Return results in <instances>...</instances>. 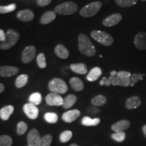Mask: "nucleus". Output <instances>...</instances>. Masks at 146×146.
Listing matches in <instances>:
<instances>
[{
	"mask_svg": "<svg viewBox=\"0 0 146 146\" xmlns=\"http://www.w3.org/2000/svg\"><path fill=\"white\" fill-rule=\"evenodd\" d=\"M78 50L82 54L91 57L96 53V47L86 35L80 34L78 36Z\"/></svg>",
	"mask_w": 146,
	"mask_h": 146,
	"instance_id": "f257e3e1",
	"label": "nucleus"
},
{
	"mask_svg": "<svg viewBox=\"0 0 146 146\" xmlns=\"http://www.w3.org/2000/svg\"><path fill=\"white\" fill-rule=\"evenodd\" d=\"M20 39V34L13 29H8L6 33V39L0 43V49L7 50L12 48Z\"/></svg>",
	"mask_w": 146,
	"mask_h": 146,
	"instance_id": "f03ea898",
	"label": "nucleus"
},
{
	"mask_svg": "<svg viewBox=\"0 0 146 146\" xmlns=\"http://www.w3.org/2000/svg\"><path fill=\"white\" fill-rule=\"evenodd\" d=\"M48 88L52 93L64 94L68 91V86L64 81L59 78H54L48 84Z\"/></svg>",
	"mask_w": 146,
	"mask_h": 146,
	"instance_id": "7ed1b4c3",
	"label": "nucleus"
},
{
	"mask_svg": "<svg viewBox=\"0 0 146 146\" xmlns=\"http://www.w3.org/2000/svg\"><path fill=\"white\" fill-rule=\"evenodd\" d=\"M102 7V3L101 1H94L83 7L80 10L79 14L85 18L91 17L98 14Z\"/></svg>",
	"mask_w": 146,
	"mask_h": 146,
	"instance_id": "20e7f679",
	"label": "nucleus"
},
{
	"mask_svg": "<svg viewBox=\"0 0 146 146\" xmlns=\"http://www.w3.org/2000/svg\"><path fill=\"white\" fill-rule=\"evenodd\" d=\"M77 4L72 1H66L55 8V12L60 15H71L77 12Z\"/></svg>",
	"mask_w": 146,
	"mask_h": 146,
	"instance_id": "39448f33",
	"label": "nucleus"
},
{
	"mask_svg": "<svg viewBox=\"0 0 146 146\" xmlns=\"http://www.w3.org/2000/svg\"><path fill=\"white\" fill-rule=\"evenodd\" d=\"M91 36L94 40L105 46L111 45L114 42L113 37L110 35L102 31H93L91 33Z\"/></svg>",
	"mask_w": 146,
	"mask_h": 146,
	"instance_id": "423d86ee",
	"label": "nucleus"
},
{
	"mask_svg": "<svg viewBox=\"0 0 146 146\" xmlns=\"http://www.w3.org/2000/svg\"><path fill=\"white\" fill-rule=\"evenodd\" d=\"M27 143L28 146H39L41 142V135L40 133L35 129H33L29 131L27 135Z\"/></svg>",
	"mask_w": 146,
	"mask_h": 146,
	"instance_id": "0eeeda50",
	"label": "nucleus"
},
{
	"mask_svg": "<svg viewBox=\"0 0 146 146\" xmlns=\"http://www.w3.org/2000/svg\"><path fill=\"white\" fill-rule=\"evenodd\" d=\"M23 110L27 117L30 119L35 120L39 116V109L36 106L31 103L25 104L23 106Z\"/></svg>",
	"mask_w": 146,
	"mask_h": 146,
	"instance_id": "6e6552de",
	"label": "nucleus"
},
{
	"mask_svg": "<svg viewBox=\"0 0 146 146\" xmlns=\"http://www.w3.org/2000/svg\"><path fill=\"white\" fill-rule=\"evenodd\" d=\"M45 101L47 105L52 106H60L63 105L64 99L59 94L51 93L45 97Z\"/></svg>",
	"mask_w": 146,
	"mask_h": 146,
	"instance_id": "1a4fd4ad",
	"label": "nucleus"
},
{
	"mask_svg": "<svg viewBox=\"0 0 146 146\" xmlns=\"http://www.w3.org/2000/svg\"><path fill=\"white\" fill-rule=\"evenodd\" d=\"M36 54V48L33 45L27 47L23 50L22 54V61L24 63L28 64L32 61L35 57Z\"/></svg>",
	"mask_w": 146,
	"mask_h": 146,
	"instance_id": "9d476101",
	"label": "nucleus"
},
{
	"mask_svg": "<svg viewBox=\"0 0 146 146\" xmlns=\"http://www.w3.org/2000/svg\"><path fill=\"white\" fill-rule=\"evenodd\" d=\"M134 45L139 50H146V33H138L135 36Z\"/></svg>",
	"mask_w": 146,
	"mask_h": 146,
	"instance_id": "9b49d317",
	"label": "nucleus"
},
{
	"mask_svg": "<svg viewBox=\"0 0 146 146\" xmlns=\"http://www.w3.org/2000/svg\"><path fill=\"white\" fill-rule=\"evenodd\" d=\"M123 16L119 13H116L108 16L103 21V25L105 27H110L116 25L121 21Z\"/></svg>",
	"mask_w": 146,
	"mask_h": 146,
	"instance_id": "f8f14e48",
	"label": "nucleus"
},
{
	"mask_svg": "<svg viewBox=\"0 0 146 146\" xmlns=\"http://www.w3.org/2000/svg\"><path fill=\"white\" fill-rule=\"evenodd\" d=\"M80 115H81V112L78 110H72L64 113L62 116V118L65 123H70L77 119Z\"/></svg>",
	"mask_w": 146,
	"mask_h": 146,
	"instance_id": "ddd939ff",
	"label": "nucleus"
},
{
	"mask_svg": "<svg viewBox=\"0 0 146 146\" xmlns=\"http://www.w3.org/2000/svg\"><path fill=\"white\" fill-rule=\"evenodd\" d=\"M19 71V68L16 66H3L0 67V76L2 77H10L15 75Z\"/></svg>",
	"mask_w": 146,
	"mask_h": 146,
	"instance_id": "4468645a",
	"label": "nucleus"
},
{
	"mask_svg": "<svg viewBox=\"0 0 146 146\" xmlns=\"http://www.w3.org/2000/svg\"><path fill=\"white\" fill-rule=\"evenodd\" d=\"M108 78L111 82V84L114 86L129 87L131 83V78H121L118 77L117 76H110Z\"/></svg>",
	"mask_w": 146,
	"mask_h": 146,
	"instance_id": "2eb2a0df",
	"label": "nucleus"
},
{
	"mask_svg": "<svg viewBox=\"0 0 146 146\" xmlns=\"http://www.w3.org/2000/svg\"><path fill=\"white\" fill-rule=\"evenodd\" d=\"M16 17L20 21L23 22H29L33 20L35 14L31 10H23L19 11L16 14Z\"/></svg>",
	"mask_w": 146,
	"mask_h": 146,
	"instance_id": "dca6fc26",
	"label": "nucleus"
},
{
	"mask_svg": "<svg viewBox=\"0 0 146 146\" xmlns=\"http://www.w3.org/2000/svg\"><path fill=\"white\" fill-rule=\"evenodd\" d=\"M130 125V121H129L128 120H122L114 123L111 127V129L114 132H124L125 130H127L129 129Z\"/></svg>",
	"mask_w": 146,
	"mask_h": 146,
	"instance_id": "f3484780",
	"label": "nucleus"
},
{
	"mask_svg": "<svg viewBox=\"0 0 146 146\" xmlns=\"http://www.w3.org/2000/svg\"><path fill=\"white\" fill-rule=\"evenodd\" d=\"M141 105V100L137 96H134L128 98L126 101V108L129 110H133L137 108Z\"/></svg>",
	"mask_w": 146,
	"mask_h": 146,
	"instance_id": "a211bd4d",
	"label": "nucleus"
},
{
	"mask_svg": "<svg viewBox=\"0 0 146 146\" xmlns=\"http://www.w3.org/2000/svg\"><path fill=\"white\" fill-rule=\"evenodd\" d=\"M102 74V69L99 67H94L89 71L87 75V79L89 81L94 82L96 81L101 76Z\"/></svg>",
	"mask_w": 146,
	"mask_h": 146,
	"instance_id": "6ab92c4d",
	"label": "nucleus"
},
{
	"mask_svg": "<svg viewBox=\"0 0 146 146\" xmlns=\"http://www.w3.org/2000/svg\"><path fill=\"white\" fill-rule=\"evenodd\" d=\"M56 17V12L54 11H47L45 12L40 19V23L42 25H47L54 21Z\"/></svg>",
	"mask_w": 146,
	"mask_h": 146,
	"instance_id": "aec40b11",
	"label": "nucleus"
},
{
	"mask_svg": "<svg viewBox=\"0 0 146 146\" xmlns=\"http://www.w3.org/2000/svg\"><path fill=\"white\" fill-rule=\"evenodd\" d=\"M55 54L61 59H66L69 57V52L62 45H58L54 49Z\"/></svg>",
	"mask_w": 146,
	"mask_h": 146,
	"instance_id": "412c9836",
	"label": "nucleus"
},
{
	"mask_svg": "<svg viewBox=\"0 0 146 146\" xmlns=\"http://www.w3.org/2000/svg\"><path fill=\"white\" fill-rule=\"evenodd\" d=\"M14 110V108L12 106H5L0 110V117L3 120H8Z\"/></svg>",
	"mask_w": 146,
	"mask_h": 146,
	"instance_id": "4be33fe9",
	"label": "nucleus"
},
{
	"mask_svg": "<svg viewBox=\"0 0 146 146\" xmlns=\"http://www.w3.org/2000/svg\"><path fill=\"white\" fill-rule=\"evenodd\" d=\"M70 85L73 90L75 91H81L84 89L83 82L78 77L71 78L70 80Z\"/></svg>",
	"mask_w": 146,
	"mask_h": 146,
	"instance_id": "5701e85b",
	"label": "nucleus"
},
{
	"mask_svg": "<svg viewBox=\"0 0 146 146\" xmlns=\"http://www.w3.org/2000/svg\"><path fill=\"white\" fill-rule=\"evenodd\" d=\"M70 70L79 74H85L87 72V66L83 63L72 64L70 66Z\"/></svg>",
	"mask_w": 146,
	"mask_h": 146,
	"instance_id": "b1692460",
	"label": "nucleus"
},
{
	"mask_svg": "<svg viewBox=\"0 0 146 146\" xmlns=\"http://www.w3.org/2000/svg\"><path fill=\"white\" fill-rule=\"evenodd\" d=\"M76 100H77V98H76V96L73 94L68 95L64 99L62 107L64 109L70 108L75 104Z\"/></svg>",
	"mask_w": 146,
	"mask_h": 146,
	"instance_id": "393cba45",
	"label": "nucleus"
},
{
	"mask_svg": "<svg viewBox=\"0 0 146 146\" xmlns=\"http://www.w3.org/2000/svg\"><path fill=\"white\" fill-rule=\"evenodd\" d=\"M100 119L99 118H91L89 116H85L81 120V124L86 127H95L100 123Z\"/></svg>",
	"mask_w": 146,
	"mask_h": 146,
	"instance_id": "a878e982",
	"label": "nucleus"
},
{
	"mask_svg": "<svg viewBox=\"0 0 146 146\" xmlns=\"http://www.w3.org/2000/svg\"><path fill=\"white\" fill-rule=\"evenodd\" d=\"M106 102L107 98L102 95H98L91 100V104L95 106H102L106 104Z\"/></svg>",
	"mask_w": 146,
	"mask_h": 146,
	"instance_id": "bb28decb",
	"label": "nucleus"
},
{
	"mask_svg": "<svg viewBox=\"0 0 146 146\" xmlns=\"http://www.w3.org/2000/svg\"><path fill=\"white\" fill-rule=\"evenodd\" d=\"M29 76L27 74H21L16 78L15 81V86L17 88H22L28 83Z\"/></svg>",
	"mask_w": 146,
	"mask_h": 146,
	"instance_id": "cd10ccee",
	"label": "nucleus"
},
{
	"mask_svg": "<svg viewBox=\"0 0 146 146\" xmlns=\"http://www.w3.org/2000/svg\"><path fill=\"white\" fill-rule=\"evenodd\" d=\"M138 0H115L116 4L121 8H128L133 6L137 3Z\"/></svg>",
	"mask_w": 146,
	"mask_h": 146,
	"instance_id": "c85d7f7f",
	"label": "nucleus"
},
{
	"mask_svg": "<svg viewBox=\"0 0 146 146\" xmlns=\"http://www.w3.org/2000/svg\"><path fill=\"white\" fill-rule=\"evenodd\" d=\"M29 103L33 104L37 106L39 105L42 102V96L41 94L40 93L36 92L33 93L31 95L30 97H29Z\"/></svg>",
	"mask_w": 146,
	"mask_h": 146,
	"instance_id": "c756f323",
	"label": "nucleus"
},
{
	"mask_svg": "<svg viewBox=\"0 0 146 146\" xmlns=\"http://www.w3.org/2000/svg\"><path fill=\"white\" fill-rule=\"evenodd\" d=\"M45 120L47 123L51 124H55L58 122V116L57 114L54 112H47L44 116Z\"/></svg>",
	"mask_w": 146,
	"mask_h": 146,
	"instance_id": "7c9ffc66",
	"label": "nucleus"
},
{
	"mask_svg": "<svg viewBox=\"0 0 146 146\" xmlns=\"http://www.w3.org/2000/svg\"><path fill=\"white\" fill-rule=\"evenodd\" d=\"M12 139L10 136L3 135L0 136V146H11L12 145Z\"/></svg>",
	"mask_w": 146,
	"mask_h": 146,
	"instance_id": "2f4dec72",
	"label": "nucleus"
},
{
	"mask_svg": "<svg viewBox=\"0 0 146 146\" xmlns=\"http://www.w3.org/2000/svg\"><path fill=\"white\" fill-rule=\"evenodd\" d=\"M16 5L15 3H11L8 5H0V14H6L12 12L16 10Z\"/></svg>",
	"mask_w": 146,
	"mask_h": 146,
	"instance_id": "473e14b6",
	"label": "nucleus"
},
{
	"mask_svg": "<svg viewBox=\"0 0 146 146\" xmlns=\"http://www.w3.org/2000/svg\"><path fill=\"white\" fill-rule=\"evenodd\" d=\"M72 133L70 131H65L60 135V140L62 143L68 142L72 138Z\"/></svg>",
	"mask_w": 146,
	"mask_h": 146,
	"instance_id": "72a5a7b5",
	"label": "nucleus"
},
{
	"mask_svg": "<svg viewBox=\"0 0 146 146\" xmlns=\"http://www.w3.org/2000/svg\"><path fill=\"white\" fill-rule=\"evenodd\" d=\"M52 142V136L50 134H47L41 138L39 146H50Z\"/></svg>",
	"mask_w": 146,
	"mask_h": 146,
	"instance_id": "f704fd0d",
	"label": "nucleus"
},
{
	"mask_svg": "<svg viewBox=\"0 0 146 146\" xmlns=\"http://www.w3.org/2000/svg\"><path fill=\"white\" fill-rule=\"evenodd\" d=\"M36 62H37L38 66H39V68H44L46 67L47 64L46 61H45V56L43 53H41V54L38 55L37 57H36Z\"/></svg>",
	"mask_w": 146,
	"mask_h": 146,
	"instance_id": "c9c22d12",
	"label": "nucleus"
},
{
	"mask_svg": "<svg viewBox=\"0 0 146 146\" xmlns=\"http://www.w3.org/2000/svg\"><path fill=\"white\" fill-rule=\"evenodd\" d=\"M28 129L27 124L25 123V122L21 121L18 123L17 125V133L19 135H22L24 133H26V131Z\"/></svg>",
	"mask_w": 146,
	"mask_h": 146,
	"instance_id": "e433bc0d",
	"label": "nucleus"
},
{
	"mask_svg": "<svg viewBox=\"0 0 146 146\" xmlns=\"http://www.w3.org/2000/svg\"><path fill=\"white\" fill-rule=\"evenodd\" d=\"M126 133L125 132H115L112 135V138L118 142H122L125 139Z\"/></svg>",
	"mask_w": 146,
	"mask_h": 146,
	"instance_id": "4c0bfd02",
	"label": "nucleus"
},
{
	"mask_svg": "<svg viewBox=\"0 0 146 146\" xmlns=\"http://www.w3.org/2000/svg\"><path fill=\"white\" fill-rule=\"evenodd\" d=\"M144 76V74H137V73H133V74H131V83H137V82L139 81V80H142L143 79V76Z\"/></svg>",
	"mask_w": 146,
	"mask_h": 146,
	"instance_id": "58836bf2",
	"label": "nucleus"
},
{
	"mask_svg": "<svg viewBox=\"0 0 146 146\" xmlns=\"http://www.w3.org/2000/svg\"><path fill=\"white\" fill-rule=\"evenodd\" d=\"M116 76L121 78H131V73L130 72H127V71H119Z\"/></svg>",
	"mask_w": 146,
	"mask_h": 146,
	"instance_id": "ea45409f",
	"label": "nucleus"
},
{
	"mask_svg": "<svg viewBox=\"0 0 146 146\" xmlns=\"http://www.w3.org/2000/svg\"><path fill=\"white\" fill-rule=\"evenodd\" d=\"M100 112V110L97 108V106H90L87 108V112L91 115L97 114H98Z\"/></svg>",
	"mask_w": 146,
	"mask_h": 146,
	"instance_id": "a19ab883",
	"label": "nucleus"
},
{
	"mask_svg": "<svg viewBox=\"0 0 146 146\" xmlns=\"http://www.w3.org/2000/svg\"><path fill=\"white\" fill-rule=\"evenodd\" d=\"M52 1V0H36V3L39 6H46L48 5Z\"/></svg>",
	"mask_w": 146,
	"mask_h": 146,
	"instance_id": "79ce46f5",
	"label": "nucleus"
},
{
	"mask_svg": "<svg viewBox=\"0 0 146 146\" xmlns=\"http://www.w3.org/2000/svg\"><path fill=\"white\" fill-rule=\"evenodd\" d=\"M5 39H6V34L3 30L0 29V41H1V43H2V42L5 41Z\"/></svg>",
	"mask_w": 146,
	"mask_h": 146,
	"instance_id": "37998d69",
	"label": "nucleus"
},
{
	"mask_svg": "<svg viewBox=\"0 0 146 146\" xmlns=\"http://www.w3.org/2000/svg\"><path fill=\"white\" fill-rule=\"evenodd\" d=\"M111 85H112V84H111V82H110V81L109 78H106V79L105 80V85H106V86H107V87H109V86H110Z\"/></svg>",
	"mask_w": 146,
	"mask_h": 146,
	"instance_id": "c03bdc74",
	"label": "nucleus"
},
{
	"mask_svg": "<svg viewBox=\"0 0 146 146\" xmlns=\"http://www.w3.org/2000/svg\"><path fill=\"white\" fill-rule=\"evenodd\" d=\"M5 90V86L2 83H0V93H2Z\"/></svg>",
	"mask_w": 146,
	"mask_h": 146,
	"instance_id": "a18cd8bd",
	"label": "nucleus"
},
{
	"mask_svg": "<svg viewBox=\"0 0 146 146\" xmlns=\"http://www.w3.org/2000/svg\"><path fill=\"white\" fill-rule=\"evenodd\" d=\"M106 77H104L103 78H102V79L101 80V81H100V85H101V86H103V85H105V80L106 79Z\"/></svg>",
	"mask_w": 146,
	"mask_h": 146,
	"instance_id": "49530a36",
	"label": "nucleus"
},
{
	"mask_svg": "<svg viewBox=\"0 0 146 146\" xmlns=\"http://www.w3.org/2000/svg\"><path fill=\"white\" fill-rule=\"evenodd\" d=\"M142 131H143V133L144 135H145V137H146V125H144L143 127V128H142Z\"/></svg>",
	"mask_w": 146,
	"mask_h": 146,
	"instance_id": "de8ad7c7",
	"label": "nucleus"
},
{
	"mask_svg": "<svg viewBox=\"0 0 146 146\" xmlns=\"http://www.w3.org/2000/svg\"><path fill=\"white\" fill-rule=\"evenodd\" d=\"M117 73L118 72H116V71L113 70L110 72V76H116V75H117Z\"/></svg>",
	"mask_w": 146,
	"mask_h": 146,
	"instance_id": "09e8293b",
	"label": "nucleus"
},
{
	"mask_svg": "<svg viewBox=\"0 0 146 146\" xmlns=\"http://www.w3.org/2000/svg\"><path fill=\"white\" fill-rule=\"evenodd\" d=\"M70 146H79V145H76V143H73V144H71V145H70Z\"/></svg>",
	"mask_w": 146,
	"mask_h": 146,
	"instance_id": "8fccbe9b",
	"label": "nucleus"
},
{
	"mask_svg": "<svg viewBox=\"0 0 146 146\" xmlns=\"http://www.w3.org/2000/svg\"><path fill=\"white\" fill-rule=\"evenodd\" d=\"M134 85H135L134 83H131V85H130V86H131V87H133V86H134Z\"/></svg>",
	"mask_w": 146,
	"mask_h": 146,
	"instance_id": "3c124183",
	"label": "nucleus"
},
{
	"mask_svg": "<svg viewBox=\"0 0 146 146\" xmlns=\"http://www.w3.org/2000/svg\"><path fill=\"white\" fill-rule=\"evenodd\" d=\"M141 1H146V0H141Z\"/></svg>",
	"mask_w": 146,
	"mask_h": 146,
	"instance_id": "603ef678",
	"label": "nucleus"
},
{
	"mask_svg": "<svg viewBox=\"0 0 146 146\" xmlns=\"http://www.w3.org/2000/svg\"><path fill=\"white\" fill-rule=\"evenodd\" d=\"M94 146H97V145H94Z\"/></svg>",
	"mask_w": 146,
	"mask_h": 146,
	"instance_id": "864d4df0",
	"label": "nucleus"
},
{
	"mask_svg": "<svg viewBox=\"0 0 146 146\" xmlns=\"http://www.w3.org/2000/svg\"><path fill=\"white\" fill-rule=\"evenodd\" d=\"M27 146H28V145H27Z\"/></svg>",
	"mask_w": 146,
	"mask_h": 146,
	"instance_id": "5fc2aeb1",
	"label": "nucleus"
}]
</instances>
